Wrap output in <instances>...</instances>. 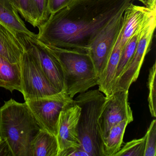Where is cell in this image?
<instances>
[{"label": "cell", "instance_id": "obj_1", "mask_svg": "<svg viewBox=\"0 0 156 156\" xmlns=\"http://www.w3.org/2000/svg\"><path fill=\"white\" fill-rule=\"evenodd\" d=\"M133 0H75L50 14L38 27L37 38L46 45L87 51L108 24Z\"/></svg>", "mask_w": 156, "mask_h": 156}, {"label": "cell", "instance_id": "obj_2", "mask_svg": "<svg viewBox=\"0 0 156 156\" xmlns=\"http://www.w3.org/2000/svg\"><path fill=\"white\" fill-rule=\"evenodd\" d=\"M41 129L26 102L11 98L0 108V137L13 156H32V140Z\"/></svg>", "mask_w": 156, "mask_h": 156}, {"label": "cell", "instance_id": "obj_3", "mask_svg": "<svg viewBox=\"0 0 156 156\" xmlns=\"http://www.w3.org/2000/svg\"><path fill=\"white\" fill-rule=\"evenodd\" d=\"M46 46L62 66L65 91L70 98L98 85L99 77L87 51Z\"/></svg>", "mask_w": 156, "mask_h": 156}, {"label": "cell", "instance_id": "obj_4", "mask_svg": "<svg viewBox=\"0 0 156 156\" xmlns=\"http://www.w3.org/2000/svg\"><path fill=\"white\" fill-rule=\"evenodd\" d=\"M105 99L98 89L79 94L74 99L81 108L77 131L81 147L90 156H103V139L98 130V119Z\"/></svg>", "mask_w": 156, "mask_h": 156}, {"label": "cell", "instance_id": "obj_5", "mask_svg": "<svg viewBox=\"0 0 156 156\" xmlns=\"http://www.w3.org/2000/svg\"><path fill=\"white\" fill-rule=\"evenodd\" d=\"M20 65L21 93L25 101L45 98L60 93L45 76L35 57L27 50L23 55Z\"/></svg>", "mask_w": 156, "mask_h": 156}, {"label": "cell", "instance_id": "obj_6", "mask_svg": "<svg viewBox=\"0 0 156 156\" xmlns=\"http://www.w3.org/2000/svg\"><path fill=\"white\" fill-rule=\"evenodd\" d=\"M17 35L25 50L35 57L40 68L54 87L60 93L65 92L62 66L46 44L40 41L34 33H20Z\"/></svg>", "mask_w": 156, "mask_h": 156}, {"label": "cell", "instance_id": "obj_7", "mask_svg": "<svg viewBox=\"0 0 156 156\" xmlns=\"http://www.w3.org/2000/svg\"><path fill=\"white\" fill-rule=\"evenodd\" d=\"M156 27L155 16L142 28L135 52L122 74L115 82L112 94L116 91H128L131 84L136 81L145 56L150 50Z\"/></svg>", "mask_w": 156, "mask_h": 156}, {"label": "cell", "instance_id": "obj_8", "mask_svg": "<svg viewBox=\"0 0 156 156\" xmlns=\"http://www.w3.org/2000/svg\"><path fill=\"white\" fill-rule=\"evenodd\" d=\"M73 99L63 92L25 102L40 127L56 136L61 112L65 105Z\"/></svg>", "mask_w": 156, "mask_h": 156}, {"label": "cell", "instance_id": "obj_9", "mask_svg": "<svg viewBox=\"0 0 156 156\" xmlns=\"http://www.w3.org/2000/svg\"><path fill=\"white\" fill-rule=\"evenodd\" d=\"M128 101V91H116L106 97L98 119L102 139L107 137L110 129L117 123L123 120L130 123L133 121V113Z\"/></svg>", "mask_w": 156, "mask_h": 156}, {"label": "cell", "instance_id": "obj_10", "mask_svg": "<svg viewBox=\"0 0 156 156\" xmlns=\"http://www.w3.org/2000/svg\"><path fill=\"white\" fill-rule=\"evenodd\" d=\"M124 12L115 17L108 24L87 50L98 77L105 69L108 58L119 35Z\"/></svg>", "mask_w": 156, "mask_h": 156}, {"label": "cell", "instance_id": "obj_11", "mask_svg": "<svg viewBox=\"0 0 156 156\" xmlns=\"http://www.w3.org/2000/svg\"><path fill=\"white\" fill-rule=\"evenodd\" d=\"M81 108L74 99L67 103L60 114L56 138L58 142V155L72 147H82L77 131Z\"/></svg>", "mask_w": 156, "mask_h": 156}, {"label": "cell", "instance_id": "obj_12", "mask_svg": "<svg viewBox=\"0 0 156 156\" xmlns=\"http://www.w3.org/2000/svg\"><path fill=\"white\" fill-rule=\"evenodd\" d=\"M155 15L156 8L150 9L130 3L124 10L119 35L122 48L138 29Z\"/></svg>", "mask_w": 156, "mask_h": 156}, {"label": "cell", "instance_id": "obj_13", "mask_svg": "<svg viewBox=\"0 0 156 156\" xmlns=\"http://www.w3.org/2000/svg\"><path fill=\"white\" fill-rule=\"evenodd\" d=\"M25 51L17 34L0 23V55L12 63L19 64Z\"/></svg>", "mask_w": 156, "mask_h": 156}, {"label": "cell", "instance_id": "obj_14", "mask_svg": "<svg viewBox=\"0 0 156 156\" xmlns=\"http://www.w3.org/2000/svg\"><path fill=\"white\" fill-rule=\"evenodd\" d=\"M0 23L16 34L20 33H34L27 28L20 17L13 0H0Z\"/></svg>", "mask_w": 156, "mask_h": 156}, {"label": "cell", "instance_id": "obj_15", "mask_svg": "<svg viewBox=\"0 0 156 156\" xmlns=\"http://www.w3.org/2000/svg\"><path fill=\"white\" fill-rule=\"evenodd\" d=\"M0 87L11 93L14 90L22 92L20 63H12L1 55H0Z\"/></svg>", "mask_w": 156, "mask_h": 156}, {"label": "cell", "instance_id": "obj_16", "mask_svg": "<svg viewBox=\"0 0 156 156\" xmlns=\"http://www.w3.org/2000/svg\"><path fill=\"white\" fill-rule=\"evenodd\" d=\"M32 156H58L59 148L56 136L41 129L32 140Z\"/></svg>", "mask_w": 156, "mask_h": 156}, {"label": "cell", "instance_id": "obj_17", "mask_svg": "<svg viewBox=\"0 0 156 156\" xmlns=\"http://www.w3.org/2000/svg\"><path fill=\"white\" fill-rule=\"evenodd\" d=\"M128 120H123L115 125L110 129L108 136L103 140V156H114L121 148Z\"/></svg>", "mask_w": 156, "mask_h": 156}, {"label": "cell", "instance_id": "obj_18", "mask_svg": "<svg viewBox=\"0 0 156 156\" xmlns=\"http://www.w3.org/2000/svg\"><path fill=\"white\" fill-rule=\"evenodd\" d=\"M155 16H156V15H155ZM154 16H153V17H154ZM148 21L145 23L143 25H141L138 29L130 37V39L128 40V41L126 43L123 47L121 55H120V59H119V62L118 64L116 70L114 84H115V82L116 81L117 79L119 78V76L122 74V73H123L124 70H125L126 67L128 65L130 59L132 58V56H133V54L135 52L136 48L138 41L139 39L140 36L141 30H142V28L144 27V25L147 23ZM113 87H114V86H113Z\"/></svg>", "mask_w": 156, "mask_h": 156}, {"label": "cell", "instance_id": "obj_19", "mask_svg": "<svg viewBox=\"0 0 156 156\" xmlns=\"http://www.w3.org/2000/svg\"><path fill=\"white\" fill-rule=\"evenodd\" d=\"M146 144L145 136L127 142L114 156H144Z\"/></svg>", "mask_w": 156, "mask_h": 156}, {"label": "cell", "instance_id": "obj_20", "mask_svg": "<svg viewBox=\"0 0 156 156\" xmlns=\"http://www.w3.org/2000/svg\"><path fill=\"white\" fill-rule=\"evenodd\" d=\"M156 63L153 64L149 70L147 87L149 90L148 106L151 116L156 117Z\"/></svg>", "mask_w": 156, "mask_h": 156}, {"label": "cell", "instance_id": "obj_21", "mask_svg": "<svg viewBox=\"0 0 156 156\" xmlns=\"http://www.w3.org/2000/svg\"><path fill=\"white\" fill-rule=\"evenodd\" d=\"M32 10L36 27L46 21L50 15L48 8V0H31Z\"/></svg>", "mask_w": 156, "mask_h": 156}, {"label": "cell", "instance_id": "obj_22", "mask_svg": "<svg viewBox=\"0 0 156 156\" xmlns=\"http://www.w3.org/2000/svg\"><path fill=\"white\" fill-rule=\"evenodd\" d=\"M145 136L146 137V144L144 156H156V119L151 121Z\"/></svg>", "mask_w": 156, "mask_h": 156}, {"label": "cell", "instance_id": "obj_23", "mask_svg": "<svg viewBox=\"0 0 156 156\" xmlns=\"http://www.w3.org/2000/svg\"><path fill=\"white\" fill-rule=\"evenodd\" d=\"M14 4L24 20L36 28V24L32 10L31 0H13Z\"/></svg>", "mask_w": 156, "mask_h": 156}, {"label": "cell", "instance_id": "obj_24", "mask_svg": "<svg viewBox=\"0 0 156 156\" xmlns=\"http://www.w3.org/2000/svg\"><path fill=\"white\" fill-rule=\"evenodd\" d=\"M75 0H48V8L50 14H54L69 6Z\"/></svg>", "mask_w": 156, "mask_h": 156}, {"label": "cell", "instance_id": "obj_25", "mask_svg": "<svg viewBox=\"0 0 156 156\" xmlns=\"http://www.w3.org/2000/svg\"><path fill=\"white\" fill-rule=\"evenodd\" d=\"M58 156H90L82 147H72L61 152Z\"/></svg>", "mask_w": 156, "mask_h": 156}, {"label": "cell", "instance_id": "obj_26", "mask_svg": "<svg viewBox=\"0 0 156 156\" xmlns=\"http://www.w3.org/2000/svg\"><path fill=\"white\" fill-rule=\"evenodd\" d=\"M0 156H13L8 142L1 137H0Z\"/></svg>", "mask_w": 156, "mask_h": 156}, {"label": "cell", "instance_id": "obj_27", "mask_svg": "<svg viewBox=\"0 0 156 156\" xmlns=\"http://www.w3.org/2000/svg\"><path fill=\"white\" fill-rule=\"evenodd\" d=\"M134 1V0H133ZM142 3L144 6L150 9L156 8V0H136Z\"/></svg>", "mask_w": 156, "mask_h": 156}]
</instances>
